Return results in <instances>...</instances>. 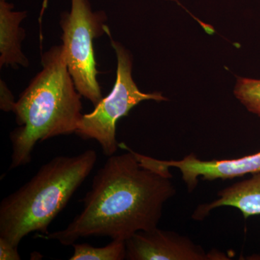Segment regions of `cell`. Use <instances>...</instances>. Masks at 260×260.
<instances>
[{"label":"cell","mask_w":260,"mask_h":260,"mask_svg":"<svg viewBox=\"0 0 260 260\" xmlns=\"http://www.w3.org/2000/svg\"><path fill=\"white\" fill-rule=\"evenodd\" d=\"M119 147L127 153L109 156L98 171L81 213L62 230L36 237L70 246L89 237L126 241L158 227L164 205L177 192L172 174L146 167L124 143Z\"/></svg>","instance_id":"cell-1"},{"label":"cell","mask_w":260,"mask_h":260,"mask_svg":"<svg viewBox=\"0 0 260 260\" xmlns=\"http://www.w3.org/2000/svg\"><path fill=\"white\" fill-rule=\"evenodd\" d=\"M42 70L16 103L13 113L19 127L10 133L13 145L10 169L27 165L39 142L75 133L81 114V96L65 59L63 46L42 55Z\"/></svg>","instance_id":"cell-2"},{"label":"cell","mask_w":260,"mask_h":260,"mask_svg":"<svg viewBox=\"0 0 260 260\" xmlns=\"http://www.w3.org/2000/svg\"><path fill=\"white\" fill-rule=\"evenodd\" d=\"M97 161L95 150L75 156H57L0 204V237L18 246L30 233L47 234L48 228L64 209Z\"/></svg>","instance_id":"cell-3"},{"label":"cell","mask_w":260,"mask_h":260,"mask_svg":"<svg viewBox=\"0 0 260 260\" xmlns=\"http://www.w3.org/2000/svg\"><path fill=\"white\" fill-rule=\"evenodd\" d=\"M115 51L117 68L115 84L111 93L103 98L93 112L83 114L75 134L83 140H95L107 156L115 154L119 147L116 139V125L123 116L143 101L160 102L167 101L160 93H145L140 90L133 78V58L121 43L107 34Z\"/></svg>","instance_id":"cell-4"},{"label":"cell","mask_w":260,"mask_h":260,"mask_svg":"<svg viewBox=\"0 0 260 260\" xmlns=\"http://www.w3.org/2000/svg\"><path fill=\"white\" fill-rule=\"evenodd\" d=\"M107 15L93 11L89 0H71V9L61 15V40L65 59L77 90L94 107L102 100L97 80L94 39L107 34Z\"/></svg>","instance_id":"cell-5"},{"label":"cell","mask_w":260,"mask_h":260,"mask_svg":"<svg viewBox=\"0 0 260 260\" xmlns=\"http://www.w3.org/2000/svg\"><path fill=\"white\" fill-rule=\"evenodd\" d=\"M128 260L229 259L220 251L207 252L186 236L158 227L135 233L125 241Z\"/></svg>","instance_id":"cell-6"},{"label":"cell","mask_w":260,"mask_h":260,"mask_svg":"<svg viewBox=\"0 0 260 260\" xmlns=\"http://www.w3.org/2000/svg\"><path fill=\"white\" fill-rule=\"evenodd\" d=\"M141 160L146 167L162 173L169 174L170 168H177L188 191L194 190L198 185V178L203 180L229 179L241 177L248 174L260 173V152L229 160H203L194 153L179 160H162L142 155Z\"/></svg>","instance_id":"cell-7"},{"label":"cell","mask_w":260,"mask_h":260,"mask_svg":"<svg viewBox=\"0 0 260 260\" xmlns=\"http://www.w3.org/2000/svg\"><path fill=\"white\" fill-rule=\"evenodd\" d=\"M218 196V199L212 203L199 205L193 213L192 218L203 220L211 210L225 206L237 208L245 219L260 215V173L222 189Z\"/></svg>","instance_id":"cell-8"},{"label":"cell","mask_w":260,"mask_h":260,"mask_svg":"<svg viewBox=\"0 0 260 260\" xmlns=\"http://www.w3.org/2000/svg\"><path fill=\"white\" fill-rule=\"evenodd\" d=\"M14 5L0 0V67L27 68L28 59L22 51L25 31L20 23L26 18V11H14Z\"/></svg>","instance_id":"cell-9"},{"label":"cell","mask_w":260,"mask_h":260,"mask_svg":"<svg viewBox=\"0 0 260 260\" xmlns=\"http://www.w3.org/2000/svg\"><path fill=\"white\" fill-rule=\"evenodd\" d=\"M74 253L70 260H122L126 259L125 241L112 239L104 247H95L88 244H74Z\"/></svg>","instance_id":"cell-10"},{"label":"cell","mask_w":260,"mask_h":260,"mask_svg":"<svg viewBox=\"0 0 260 260\" xmlns=\"http://www.w3.org/2000/svg\"><path fill=\"white\" fill-rule=\"evenodd\" d=\"M234 95L249 112L260 117V80L238 78Z\"/></svg>","instance_id":"cell-11"},{"label":"cell","mask_w":260,"mask_h":260,"mask_svg":"<svg viewBox=\"0 0 260 260\" xmlns=\"http://www.w3.org/2000/svg\"><path fill=\"white\" fill-rule=\"evenodd\" d=\"M15 98L4 80L0 81V109L5 112H13L15 106Z\"/></svg>","instance_id":"cell-12"},{"label":"cell","mask_w":260,"mask_h":260,"mask_svg":"<svg viewBox=\"0 0 260 260\" xmlns=\"http://www.w3.org/2000/svg\"><path fill=\"white\" fill-rule=\"evenodd\" d=\"M21 259L18 251V246L13 245L5 238L0 237V259L20 260Z\"/></svg>","instance_id":"cell-13"},{"label":"cell","mask_w":260,"mask_h":260,"mask_svg":"<svg viewBox=\"0 0 260 260\" xmlns=\"http://www.w3.org/2000/svg\"><path fill=\"white\" fill-rule=\"evenodd\" d=\"M49 2V0H43L42 9H41L40 15H39V25H42L43 16H44V13H45V10L47 8Z\"/></svg>","instance_id":"cell-14"},{"label":"cell","mask_w":260,"mask_h":260,"mask_svg":"<svg viewBox=\"0 0 260 260\" xmlns=\"http://www.w3.org/2000/svg\"><path fill=\"white\" fill-rule=\"evenodd\" d=\"M169 1H176V0H169Z\"/></svg>","instance_id":"cell-15"}]
</instances>
